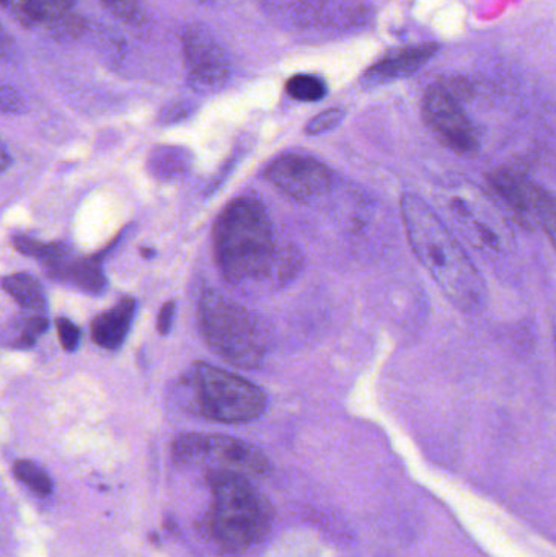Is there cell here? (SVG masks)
<instances>
[{
	"instance_id": "obj_21",
	"label": "cell",
	"mask_w": 556,
	"mask_h": 557,
	"mask_svg": "<svg viewBox=\"0 0 556 557\" xmlns=\"http://www.w3.org/2000/svg\"><path fill=\"white\" fill-rule=\"evenodd\" d=\"M286 90L294 100L313 103V101L325 98L326 85L322 78L316 77V75H294L287 81Z\"/></svg>"
},
{
	"instance_id": "obj_15",
	"label": "cell",
	"mask_w": 556,
	"mask_h": 557,
	"mask_svg": "<svg viewBox=\"0 0 556 557\" xmlns=\"http://www.w3.org/2000/svg\"><path fill=\"white\" fill-rule=\"evenodd\" d=\"M46 271L49 276L58 278V281L69 282L82 290L94 292V294L103 290L104 284H107L100 264L91 258L75 260L69 253L58 263L46 268Z\"/></svg>"
},
{
	"instance_id": "obj_30",
	"label": "cell",
	"mask_w": 556,
	"mask_h": 557,
	"mask_svg": "<svg viewBox=\"0 0 556 557\" xmlns=\"http://www.w3.org/2000/svg\"><path fill=\"white\" fill-rule=\"evenodd\" d=\"M554 341H555V350H556V314L554 318Z\"/></svg>"
},
{
	"instance_id": "obj_23",
	"label": "cell",
	"mask_w": 556,
	"mask_h": 557,
	"mask_svg": "<svg viewBox=\"0 0 556 557\" xmlns=\"http://www.w3.org/2000/svg\"><path fill=\"white\" fill-rule=\"evenodd\" d=\"M101 3L123 22L131 25L143 22V7L139 0H101Z\"/></svg>"
},
{
	"instance_id": "obj_7",
	"label": "cell",
	"mask_w": 556,
	"mask_h": 557,
	"mask_svg": "<svg viewBox=\"0 0 556 557\" xmlns=\"http://www.w3.org/2000/svg\"><path fill=\"white\" fill-rule=\"evenodd\" d=\"M423 116L434 136L460 157H473L479 152V137L466 111L454 95L441 85L428 88L423 100Z\"/></svg>"
},
{
	"instance_id": "obj_11",
	"label": "cell",
	"mask_w": 556,
	"mask_h": 557,
	"mask_svg": "<svg viewBox=\"0 0 556 557\" xmlns=\"http://www.w3.org/2000/svg\"><path fill=\"white\" fill-rule=\"evenodd\" d=\"M490 189L524 228L538 225V198L541 186L512 169H496L486 175Z\"/></svg>"
},
{
	"instance_id": "obj_17",
	"label": "cell",
	"mask_w": 556,
	"mask_h": 557,
	"mask_svg": "<svg viewBox=\"0 0 556 557\" xmlns=\"http://www.w3.org/2000/svg\"><path fill=\"white\" fill-rule=\"evenodd\" d=\"M2 287L25 310V313L45 311V292L41 284L29 274L18 273L7 276L3 278Z\"/></svg>"
},
{
	"instance_id": "obj_14",
	"label": "cell",
	"mask_w": 556,
	"mask_h": 557,
	"mask_svg": "<svg viewBox=\"0 0 556 557\" xmlns=\"http://www.w3.org/2000/svg\"><path fill=\"white\" fill-rule=\"evenodd\" d=\"M75 0H2V7L23 26H51L74 9Z\"/></svg>"
},
{
	"instance_id": "obj_2",
	"label": "cell",
	"mask_w": 556,
	"mask_h": 557,
	"mask_svg": "<svg viewBox=\"0 0 556 557\" xmlns=\"http://www.w3.org/2000/svg\"><path fill=\"white\" fill-rule=\"evenodd\" d=\"M208 483L212 504L201 530L209 542L231 555L248 552L263 542L273 527V507L250 478L212 470L208 473Z\"/></svg>"
},
{
	"instance_id": "obj_8",
	"label": "cell",
	"mask_w": 556,
	"mask_h": 557,
	"mask_svg": "<svg viewBox=\"0 0 556 557\" xmlns=\"http://www.w3.org/2000/svg\"><path fill=\"white\" fill-rule=\"evenodd\" d=\"M263 176L284 195L302 202L325 195L332 186L329 166L300 153H286L274 160Z\"/></svg>"
},
{
	"instance_id": "obj_10",
	"label": "cell",
	"mask_w": 556,
	"mask_h": 557,
	"mask_svg": "<svg viewBox=\"0 0 556 557\" xmlns=\"http://www.w3.org/2000/svg\"><path fill=\"white\" fill-rule=\"evenodd\" d=\"M485 201L479 196L464 193L449 199V209H453L454 218L470 237L477 238L480 245L490 250L502 251L508 228Z\"/></svg>"
},
{
	"instance_id": "obj_18",
	"label": "cell",
	"mask_w": 556,
	"mask_h": 557,
	"mask_svg": "<svg viewBox=\"0 0 556 557\" xmlns=\"http://www.w3.org/2000/svg\"><path fill=\"white\" fill-rule=\"evenodd\" d=\"M13 245H15L20 253L41 261L45 268L51 267L55 261L62 260L65 255H69L65 245L42 244V242L33 240V238L26 237V235H15L13 237Z\"/></svg>"
},
{
	"instance_id": "obj_16",
	"label": "cell",
	"mask_w": 556,
	"mask_h": 557,
	"mask_svg": "<svg viewBox=\"0 0 556 557\" xmlns=\"http://www.w3.org/2000/svg\"><path fill=\"white\" fill-rule=\"evenodd\" d=\"M193 157L183 147H156L150 153L149 172L160 182H175L191 169Z\"/></svg>"
},
{
	"instance_id": "obj_6",
	"label": "cell",
	"mask_w": 556,
	"mask_h": 557,
	"mask_svg": "<svg viewBox=\"0 0 556 557\" xmlns=\"http://www.w3.org/2000/svg\"><path fill=\"white\" fill-rule=\"evenodd\" d=\"M172 457L178 467H209L247 478L271 473L267 455L250 442L228 435L185 434L175 438Z\"/></svg>"
},
{
	"instance_id": "obj_13",
	"label": "cell",
	"mask_w": 556,
	"mask_h": 557,
	"mask_svg": "<svg viewBox=\"0 0 556 557\" xmlns=\"http://www.w3.org/2000/svg\"><path fill=\"white\" fill-rule=\"evenodd\" d=\"M134 310H136V300L126 297L111 310L98 314L91 323V337L95 343L108 350L121 347L129 333Z\"/></svg>"
},
{
	"instance_id": "obj_9",
	"label": "cell",
	"mask_w": 556,
	"mask_h": 557,
	"mask_svg": "<svg viewBox=\"0 0 556 557\" xmlns=\"http://www.w3.org/2000/svg\"><path fill=\"white\" fill-rule=\"evenodd\" d=\"M183 58L195 87L214 90L231 75V59L224 46L202 26H189L183 36Z\"/></svg>"
},
{
	"instance_id": "obj_25",
	"label": "cell",
	"mask_w": 556,
	"mask_h": 557,
	"mask_svg": "<svg viewBox=\"0 0 556 557\" xmlns=\"http://www.w3.org/2000/svg\"><path fill=\"white\" fill-rule=\"evenodd\" d=\"M55 330H58L59 341H61L64 350L74 352L78 343H81V330L69 318H58Z\"/></svg>"
},
{
	"instance_id": "obj_29",
	"label": "cell",
	"mask_w": 556,
	"mask_h": 557,
	"mask_svg": "<svg viewBox=\"0 0 556 557\" xmlns=\"http://www.w3.org/2000/svg\"><path fill=\"white\" fill-rule=\"evenodd\" d=\"M143 257L144 258H152L153 257V251L152 250H147V248H144Z\"/></svg>"
},
{
	"instance_id": "obj_4",
	"label": "cell",
	"mask_w": 556,
	"mask_h": 557,
	"mask_svg": "<svg viewBox=\"0 0 556 557\" xmlns=\"http://www.w3.org/2000/svg\"><path fill=\"white\" fill-rule=\"evenodd\" d=\"M195 411L224 424H245L263 414L267 396L244 376L205 362L193 363L185 376Z\"/></svg>"
},
{
	"instance_id": "obj_28",
	"label": "cell",
	"mask_w": 556,
	"mask_h": 557,
	"mask_svg": "<svg viewBox=\"0 0 556 557\" xmlns=\"http://www.w3.org/2000/svg\"><path fill=\"white\" fill-rule=\"evenodd\" d=\"M10 160L9 156H7V149H2V170H7L9 166Z\"/></svg>"
},
{
	"instance_id": "obj_19",
	"label": "cell",
	"mask_w": 556,
	"mask_h": 557,
	"mask_svg": "<svg viewBox=\"0 0 556 557\" xmlns=\"http://www.w3.org/2000/svg\"><path fill=\"white\" fill-rule=\"evenodd\" d=\"M48 327V320L42 313H25L13 323L12 339L10 346L15 349H26L36 343L39 336L45 333Z\"/></svg>"
},
{
	"instance_id": "obj_24",
	"label": "cell",
	"mask_w": 556,
	"mask_h": 557,
	"mask_svg": "<svg viewBox=\"0 0 556 557\" xmlns=\"http://www.w3.org/2000/svg\"><path fill=\"white\" fill-rule=\"evenodd\" d=\"M345 117V111L339 108H333V110L323 111L319 116L313 117L309 121L306 126V133L310 136H319V134L329 133V131L335 129Z\"/></svg>"
},
{
	"instance_id": "obj_5",
	"label": "cell",
	"mask_w": 556,
	"mask_h": 557,
	"mask_svg": "<svg viewBox=\"0 0 556 557\" xmlns=\"http://www.w3.org/2000/svg\"><path fill=\"white\" fill-rule=\"evenodd\" d=\"M199 326L208 346L238 369H257L264 357V336L255 318L231 298L206 292L199 301Z\"/></svg>"
},
{
	"instance_id": "obj_3",
	"label": "cell",
	"mask_w": 556,
	"mask_h": 557,
	"mask_svg": "<svg viewBox=\"0 0 556 557\" xmlns=\"http://www.w3.org/2000/svg\"><path fill=\"white\" fill-rule=\"evenodd\" d=\"M219 270L232 284L260 281L274 264L270 218L257 199L238 198L225 206L212 232Z\"/></svg>"
},
{
	"instance_id": "obj_27",
	"label": "cell",
	"mask_w": 556,
	"mask_h": 557,
	"mask_svg": "<svg viewBox=\"0 0 556 557\" xmlns=\"http://www.w3.org/2000/svg\"><path fill=\"white\" fill-rule=\"evenodd\" d=\"M20 108V100L15 94H13L10 88L3 87L2 90V110L3 113H9V111H16Z\"/></svg>"
},
{
	"instance_id": "obj_26",
	"label": "cell",
	"mask_w": 556,
	"mask_h": 557,
	"mask_svg": "<svg viewBox=\"0 0 556 557\" xmlns=\"http://www.w3.org/2000/svg\"><path fill=\"white\" fill-rule=\"evenodd\" d=\"M173 318H175V301H166L162 310L159 311V318H157V327L163 336L172 330Z\"/></svg>"
},
{
	"instance_id": "obj_22",
	"label": "cell",
	"mask_w": 556,
	"mask_h": 557,
	"mask_svg": "<svg viewBox=\"0 0 556 557\" xmlns=\"http://www.w3.org/2000/svg\"><path fill=\"white\" fill-rule=\"evenodd\" d=\"M538 225L544 228L556 250V195L545 188H539Z\"/></svg>"
},
{
	"instance_id": "obj_20",
	"label": "cell",
	"mask_w": 556,
	"mask_h": 557,
	"mask_svg": "<svg viewBox=\"0 0 556 557\" xmlns=\"http://www.w3.org/2000/svg\"><path fill=\"white\" fill-rule=\"evenodd\" d=\"M13 474L20 483L25 484L32 493L39 497H48L52 493V481L39 465L29 460H18L13 465Z\"/></svg>"
},
{
	"instance_id": "obj_1",
	"label": "cell",
	"mask_w": 556,
	"mask_h": 557,
	"mask_svg": "<svg viewBox=\"0 0 556 557\" xmlns=\"http://www.w3.org/2000/svg\"><path fill=\"white\" fill-rule=\"evenodd\" d=\"M400 209L411 250L447 300L466 313L482 310L486 301L485 282L446 222L413 193L401 196Z\"/></svg>"
},
{
	"instance_id": "obj_12",
	"label": "cell",
	"mask_w": 556,
	"mask_h": 557,
	"mask_svg": "<svg viewBox=\"0 0 556 557\" xmlns=\"http://www.w3.org/2000/svg\"><path fill=\"white\" fill-rule=\"evenodd\" d=\"M440 46L421 45L415 48L401 49L387 58L372 65L366 74V81L371 84H382V82L395 81V78L408 77L415 74L418 69L423 67L434 54Z\"/></svg>"
}]
</instances>
